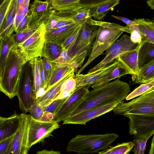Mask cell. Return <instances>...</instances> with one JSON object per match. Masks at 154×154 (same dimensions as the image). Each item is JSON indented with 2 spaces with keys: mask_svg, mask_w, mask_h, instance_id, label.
I'll return each mask as SVG.
<instances>
[{
  "mask_svg": "<svg viewBox=\"0 0 154 154\" xmlns=\"http://www.w3.org/2000/svg\"><path fill=\"white\" fill-rule=\"evenodd\" d=\"M119 78L89 91L82 103L69 118L94 107L115 101H123L131 91L129 85Z\"/></svg>",
  "mask_w": 154,
  "mask_h": 154,
  "instance_id": "cell-1",
  "label": "cell"
},
{
  "mask_svg": "<svg viewBox=\"0 0 154 154\" xmlns=\"http://www.w3.org/2000/svg\"><path fill=\"white\" fill-rule=\"evenodd\" d=\"M27 62L17 46L14 45L9 51L0 75V91L10 99L16 96L20 75Z\"/></svg>",
  "mask_w": 154,
  "mask_h": 154,
  "instance_id": "cell-2",
  "label": "cell"
},
{
  "mask_svg": "<svg viewBox=\"0 0 154 154\" xmlns=\"http://www.w3.org/2000/svg\"><path fill=\"white\" fill-rule=\"evenodd\" d=\"M94 22L99 26L98 31L89 58L80 68L78 74L80 73L96 57L103 54L104 51L115 42L123 32H131L127 26H124L118 24L94 20Z\"/></svg>",
  "mask_w": 154,
  "mask_h": 154,
  "instance_id": "cell-3",
  "label": "cell"
},
{
  "mask_svg": "<svg viewBox=\"0 0 154 154\" xmlns=\"http://www.w3.org/2000/svg\"><path fill=\"white\" fill-rule=\"evenodd\" d=\"M118 137L114 133L78 135L69 141L66 150L79 153H97L109 148Z\"/></svg>",
  "mask_w": 154,
  "mask_h": 154,
  "instance_id": "cell-4",
  "label": "cell"
},
{
  "mask_svg": "<svg viewBox=\"0 0 154 154\" xmlns=\"http://www.w3.org/2000/svg\"><path fill=\"white\" fill-rule=\"evenodd\" d=\"M128 103H119L112 110L116 115H154V88Z\"/></svg>",
  "mask_w": 154,
  "mask_h": 154,
  "instance_id": "cell-5",
  "label": "cell"
},
{
  "mask_svg": "<svg viewBox=\"0 0 154 154\" xmlns=\"http://www.w3.org/2000/svg\"><path fill=\"white\" fill-rule=\"evenodd\" d=\"M17 96L21 110L26 113L35 103L36 99L33 89V78L29 61L23 65L18 82Z\"/></svg>",
  "mask_w": 154,
  "mask_h": 154,
  "instance_id": "cell-6",
  "label": "cell"
},
{
  "mask_svg": "<svg viewBox=\"0 0 154 154\" xmlns=\"http://www.w3.org/2000/svg\"><path fill=\"white\" fill-rule=\"evenodd\" d=\"M46 32L45 24L43 23L30 36L17 46L27 62L42 57V51L45 41Z\"/></svg>",
  "mask_w": 154,
  "mask_h": 154,
  "instance_id": "cell-7",
  "label": "cell"
},
{
  "mask_svg": "<svg viewBox=\"0 0 154 154\" xmlns=\"http://www.w3.org/2000/svg\"><path fill=\"white\" fill-rule=\"evenodd\" d=\"M59 123L54 120L44 121L34 119L30 116L28 140V146L30 148L35 144L42 142L52 135L55 130L60 128Z\"/></svg>",
  "mask_w": 154,
  "mask_h": 154,
  "instance_id": "cell-8",
  "label": "cell"
},
{
  "mask_svg": "<svg viewBox=\"0 0 154 154\" xmlns=\"http://www.w3.org/2000/svg\"><path fill=\"white\" fill-rule=\"evenodd\" d=\"M139 44L135 43L131 40L130 37L126 34L123 35L119 40L112 44L106 50L105 57L100 63L90 69V73L109 64L120 55L136 48Z\"/></svg>",
  "mask_w": 154,
  "mask_h": 154,
  "instance_id": "cell-9",
  "label": "cell"
},
{
  "mask_svg": "<svg viewBox=\"0 0 154 154\" xmlns=\"http://www.w3.org/2000/svg\"><path fill=\"white\" fill-rule=\"evenodd\" d=\"M99 26L95 24L91 17L84 23L74 47L68 54L70 56L85 50L89 52L95 39Z\"/></svg>",
  "mask_w": 154,
  "mask_h": 154,
  "instance_id": "cell-10",
  "label": "cell"
},
{
  "mask_svg": "<svg viewBox=\"0 0 154 154\" xmlns=\"http://www.w3.org/2000/svg\"><path fill=\"white\" fill-rule=\"evenodd\" d=\"M90 86L87 85L75 89L69 95L58 112L54 116L53 120L59 123L63 122L67 119L83 101L89 91L88 88Z\"/></svg>",
  "mask_w": 154,
  "mask_h": 154,
  "instance_id": "cell-11",
  "label": "cell"
},
{
  "mask_svg": "<svg viewBox=\"0 0 154 154\" xmlns=\"http://www.w3.org/2000/svg\"><path fill=\"white\" fill-rule=\"evenodd\" d=\"M19 115L20 124L14 136L11 154H27L30 149L28 140L30 115L24 112Z\"/></svg>",
  "mask_w": 154,
  "mask_h": 154,
  "instance_id": "cell-12",
  "label": "cell"
},
{
  "mask_svg": "<svg viewBox=\"0 0 154 154\" xmlns=\"http://www.w3.org/2000/svg\"><path fill=\"white\" fill-rule=\"evenodd\" d=\"M129 133L138 137L154 133V115L127 114Z\"/></svg>",
  "mask_w": 154,
  "mask_h": 154,
  "instance_id": "cell-13",
  "label": "cell"
},
{
  "mask_svg": "<svg viewBox=\"0 0 154 154\" xmlns=\"http://www.w3.org/2000/svg\"><path fill=\"white\" fill-rule=\"evenodd\" d=\"M119 103L112 102L85 110L69 118L63 122V124L85 125L91 120L112 110Z\"/></svg>",
  "mask_w": 154,
  "mask_h": 154,
  "instance_id": "cell-14",
  "label": "cell"
},
{
  "mask_svg": "<svg viewBox=\"0 0 154 154\" xmlns=\"http://www.w3.org/2000/svg\"><path fill=\"white\" fill-rule=\"evenodd\" d=\"M118 64L117 60L116 59L107 65L93 72L85 74H76L74 77L75 82V89L81 86L92 85L112 71Z\"/></svg>",
  "mask_w": 154,
  "mask_h": 154,
  "instance_id": "cell-15",
  "label": "cell"
},
{
  "mask_svg": "<svg viewBox=\"0 0 154 154\" xmlns=\"http://www.w3.org/2000/svg\"><path fill=\"white\" fill-rule=\"evenodd\" d=\"M84 23L77 22L63 27L46 31L45 35V40L61 46L79 26Z\"/></svg>",
  "mask_w": 154,
  "mask_h": 154,
  "instance_id": "cell-16",
  "label": "cell"
},
{
  "mask_svg": "<svg viewBox=\"0 0 154 154\" xmlns=\"http://www.w3.org/2000/svg\"><path fill=\"white\" fill-rule=\"evenodd\" d=\"M74 71L68 72L53 85L36 100L35 103L46 107L55 100L60 98L61 88L63 83L68 79L75 76Z\"/></svg>",
  "mask_w": 154,
  "mask_h": 154,
  "instance_id": "cell-17",
  "label": "cell"
},
{
  "mask_svg": "<svg viewBox=\"0 0 154 154\" xmlns=\"http://www.w3.org/2000/svg\"><path fill=\"white\" fill-rule=\"evenodd\" d=\"M142 42L139 44L137 47L134 50L127 51L119 56L116 59L132 75L133 81L135 80L139 71L138 55L139 48Z\"/></svg>",
  "mask_w": 154,
  "mask_h": 154,
  "instance_id": "cell-18",
  "label": "cell"
},
{
  "mask_svg": "<svg viewBox=\"0 0 154 154\" xmlns=\"http://www.w3.org/2000/svg\"><path fill=\"white\" fill-rule=\"evenodd\" d=\"M20 124L19 115L14 113L0 122V142L14 135Z\"/></svg>",
  "mask_w": 154,
  "mask_h": 154,
  "instance_id": "cell-19",
  "label": "cell"
},
{
  "mask_svg": "<svg viewBox=\"0 0 154 154\" xmlns=\"http://www.w3.org/2000/svg\"><path fill=\"white\" fill-rule=\"evenodd\" d=\"M133 21L137 26L141 37V42H147L154 43V20L144 18H135Z\"/></svg>",
  "mask_w": 154,
  "mask_h": 154,
  "instance_id": "cell-20",
  "label": "cell"
},
{
  "mask_svg": "<svg viewBox=\"0 0 154 154\" xmlns=\"http://www.w3.org/2000/svg\"><path fill=\"white\" fill-rule=\"evenodd\" d=\"M17 0H12L5 17L2 32L0 35V41L10 36L15 31L14 21L16 14Z\"/></svg>",
  "mask_w": 154,
  "mask_h": 154,
  "instance_id": "cell-21",
  "label": "cell"
},
{
  "mask_svg": "<svg viewBox=\"0 0 154 154\" xmlns=\"http://www.w3.org/2000/svg\"><path fill=\"white\" fill-rule=\"evenodd\" d=\"M138 59L139 69L154 60V43L147 42H142L139 50Z\"/></svg>",
  "mask_w": 154,
  "mask_h": 154,
  "instance_id": "cell-22",
  "label": "cell"
},
{
  "mask_svg": "<svg viewBox=\"0 0 154 154\" xmlns=\"http://www.w3.org/2000/svg\"><path fill=\"white\" fill-rule=\"evenodd\" d=\"M120 0H109L90 9L91 17L95 19L100 20L110 11L113 10L114 7L119 3Z\"/></svg>",
  "mask_w": 154,
  "mask_h": 154,
  "instance_id": "cell-23",
  "label": "cell"
},
{
  "mask_svg": "<svg viewBox=\"0 0 154 154\" xmlns=\"http://www.w3.org/2000/svg\"><path fill=\"white\" fill-rule=\"evenodd\" d=\"M134 80L135 83L140 85L154 80V60L139 69Z\"/></svg>",
  "mask_w": 154,
  "mask_h": 154,
  "instance_id": "cell-24",
  "label": "cell"
},
{
  "mask_svg": "<svg viewBox=\"0 0 154 154\" xmlns=\"http://www.w3.org/2000/svg\"><path fill=\"white\" fill-rule=\"evenodd\" d=\"M53 10L52 5L47 0L45 1L35 0L28 11L33 16H42L50 14Z\"/></svg>",
  "mask_w": 154,
  "mask_h": 154,
  "instance_id": "cell-25",
  "label": "cell"
},
{
  "mask_svg": "<svg viewBox=\"0 0 154 154\" xmlns=\"http://www.w3.org/2000/svg\"><path fill=\"white\" fill-rule=\"evenodd\" d=\"M63 51L61 46L45 40L42 51V57L52 62L59 56Z\"/></svg>",
  "mask_w": 154,
  "mask_h": 154,
  "instance_id": "cell-26",
  "label": "cell"
},
{
  "mask_svg": "<svg viewBox=\"0 0 154 154\" xmlns=\"http://www.w3.org/2000/svg\"><path fill=\"white\" fill-rule=\"evenodd\" d=\"M127 74H129V73L118 62L117 66L112 71L92 85L91 87L94 89L101 86L113 79Z\"/></svg>",
  "mask_w": 154,
  "mask_h": 154,
  "instance_id": "cell-27",
  "label": "cell"
},
{
  "mask_svg": "<svg viewBox=\"0 0 154 154\" xmlns=\"http://www.w3.org/2000/svg\"><path fill=\"white\" fill-rule=\"evenodd\" d=\"M29 62L32 69L33 91L36 100L38 97V95L39 90L42 88L39 71V58H34L29 61Z\"/></svg>",
  "mask_w": 154,
  "mask_h": 154,
  "instance_id": "cell-28",
  "label": "cell"
},
{
  "mask_svg": "<svg viewBox=\"0 0 154 154\" xmlns=\"http://www.w3.org/2000/svg\"><path fill=\"white\" fill-rule=\"evenodd\" d=\"M53 9L57 11H75L80 8V0H47Z\"/></svg>",
  "mask_w": 154,
  "mask_h": 154,
  "instance_id": "cell-29",
  "label": "cell"
},
{
  "mask_svg": "<svg viewBox=\"0 0 154 154\" xmlns=\"http://www.w3.org/2000/svg\"><path fill=\"white\" fill-rule=\"evenodd\" d=\"M52 63L54 68L53 73L45 90V91L48 90L53 85L60 80L67 73L74 70L67 64L64 66H57Z\"/></svg>",
  "mask_w": 154,
  "mask_h": 154,
  "instance_id": "cell-30",
  "label": "cell"
},
{
  "mask_svg": "<svg viewBox=\"0 0 154 154\" xmlns=\"http://www.w3.org/2000/svg\"><path fill=\"white\" fill-rule=\"evenodd\" d=\"M12 34L0 41V75L9 51L15 45Z\"/></svg>",
  "mask_w": 154,
  "mask_h": 154,
  "instance_id": "cell-31",
  "label": "cell"
},
{
  "mask_svg": "<svg viewBox=\"0 0 154 154\" xmlns=\"http://www.w3.org/2000/svg\"><path fill=\"white\" fill-rule=\"evenodd\" d=\"M133 141L123 143L99 152V154H128L133 148Z\"/></svg>",
  "mask_w": 154,
  "mask_h": 154,
  "instance_id": "cell-32",
  "label": "cell"
},
{
  "mask_svg": "<svg viewBox=\"0 0 154 154\" xmlns=\"http://www.w3.org/2000/svg\"><path fill=\"white\" fill-rule=\"evenodd\" d=\"M89 51L85 50L78 53L70 56L66 63L63 66L67 64L71 67L74 72L78 68H80L83 63L85 57L88 56Z\"/></svg>",
  "mask_w": 154,
  "mask_h": 154,
  "instance_id": "cell-33",
  "label": "cell"
},
{
  "mask_svg": "<svg viewBox=\"0 0 154 154\" xmlns=\"http://www.w3.org/2000/svg\"><path fill=\"white\" fill-rule=\"evenodd\" d=\"M153 134H151L146 136L138 137H134L133 140L134 145L132 151L134 154H144L145 152L146 143L149 138Z\"/></svg>",
  "mask_w": 154,
  "mask_h": 154,
  "instance_id": "cell-34",
  "label": "cell"
},
{
  "mask_svg": "<svg viewBox=\"0 0 154 154\" xmlns=\"http://www.w3.org/2000/svg\"><path fill=\"white\" fill-rule=\"evenodd\" d=\"M38 28L27 27L20 32L12 34L15 45L17 46L26 40Z\"/></svg>",
  "mask_w": 154,
  "mask_h": 154,
  "instance_id": "cell-35",
  "label": "cell"
},
{
  "mask_svg": "<svg viewBox=\"0 0 154 154\" xmlns=\"http://www.w3.org/2000/svg\"><path fill=\"white\" fill-rule=\"evenodd\" d=\"M154 88V80L146 83L141 84L133 91L128 94L125 98L127 100H129L140 96L150 89Z\"/></svg>",
  "mask_w": 154,
  "mask_h": 154,
  "instance_id": "cell-36",
  "label": "cell"
},
{
  "mask_svg": "<svg viewBox=\"0 0 154 154\" xmlns=\"http://www.w3.org/2000/svg\"><path fill=\"white\" fill-rule=\"evenodd\" d=\"M83 24L80 25L62 45L63 50L67 51L68 54L70 52L75 45L79 34L81 27Z\"/></svg>",
  "mask_w": 154,
  "mask_h": 154,
  "instance_id": "cell-37",
  "label": "cell"
},
{
  "mask_svg": "<svg viewBox=\"0 0 154 154\" xmlns=\"http://www.w3.org/2000/svg\"><path fill=\"white\" fill-rule=\"evenodd\" d=\"M90 9L81 8L74 11L72 18L77 22H86L91 17Z\"/></svg>",
  "mask_w": 154,
  "mask_h": 154,
  "instance_id": "cell-38",
  "label": "cell"
},
{
  "mask_svg": "<svg viewBox=\"0 0 154 154\" xmlns=\"http://www.w3.org/2000/svg\"><path fill=\"white\" fill-rule=\"evenodd\" d=\"M68 96L63 98L57 99L53 101L46 107L45 112L50 113L55 116L66 101Z\"/></svg>",
  "mask_w": 154,
  "mask_h": 154,
  "instance_id": "cell-39",
  "label": "cell"
},
{
  "mask_svg": "<svg viewBox=\"0 0 154 154\" xmlns=\"http://www.w3.org/2000/svg\"><path fill=\"white\" fill-rule=\"evenodd\" d=\"M12 0H3L0 4V35L2 32L5 17Z\"/></svg>",
  "mask_w": 154,
  "mask_h": 154,
  "instance_id": "cell-40",
  "label": "cell"
},
{
  "mask_svg": "<svg viewBox=\"0 0 154 154\" xmlns=\"http://www.w3.org/2000/svg\"><path fill=\"white\" fill-rule=\"evenodd\" d=\"M45 108L35 102L30 108L29 112L31 117L34 119L41 120L45 113Z\"/></svg>",
  "mask_w": 154,
  "mask_h": 154,
  "instance_id": "cell-41",
  "label": "cell"
},
{
  "mask_svg": "<svg viewBox=\"0 0 154 154\" xmlns=\"http://www.w3.org/2000/svg\"><path fill=\"white\" fill-rule=\"evenodd\" d=\"M42 59L43 68L45 74L46 86L50 80L53 71V66L52 62L48 60L45 57Z\"/></svg>",
  "mask_w": 154,
  "mask_h": 154,
  "instance_id": "cell-42",
  "label": "cell"
},
{
  "mask_svg": "<svg viewBox=\"0 0 154 154\" xmlns=\"http://www.w3.org/2000/svg\"><path fill=\"white\" fill-rule=\"evenodd\" d=\"M14 134L0 142V154H11Z\"/></svg>",
  "mask_w": 154,
  "mask_h": 154,
  "instance_id": "cell-43",
  "label": "cell"
},
{
  "mask_svg": "<svg viewBox=\"0 0 154 154\" xmlns=\"http://www.w3.org/2000/svg\"><path fill=\"white\" fill-rule=\"evenodd\" d=\"M108 0H80L79 5L81 8L91 9Z\"/></svg>",
  "mask_w": 154,
  "mask_h": 154,
  "instance_id": "cell-44",
  "label": "cell"
},
{
  "mask_svg": "<svg viewBox=\"0 0 154 154\" xmlns=\"http://www.w3.org/2000/svg\"><path fill=\"white\" fill-rule=\"evenodd\" d=\"M31 16L32 14L28 11L27 14L21 21L17 29L15 31L16 33L20 32L28 27V24Z\"/></svg>",
  "mask_w": 154,
  "mask_h": 154,
  "instance_id": "cell-45",
  "label": "cell"
},
{
  "mask_svg": "<svg viewBox=\"0 0 154 154\" xmlns=\"http://www.w3.org/2000/svg\"><path fill=\"white\" fill-rule=\"evenodd\" d=\"M39 73L42 83V88L45 90L46 87V84L45 82V74L42 59L41 58H39Z\"/></svg>",
  "mask_w": 154,
  "mask_h": 154,
  "instance_id": "cell-46",
  "label": "cell"
},
{
  "mask_svg": "<svg viewBox=\"0 0 154 154\" xmlns=\"http://www.w3.org/2000/svg\"><path fill=\"white\" fill-rule=\"evenodd\" d=\"M130 34V39L133 42L138 44L141 42V37L138 30H133Z\"/></svg>",
  "mask_w": 154,
  "mask_h": 154,
  "instance_id": "cell-47",
  "label": "cell"
},
{
  "mask_svg": "<svg viewBox=\"0 0 154 154\" xmlns=\"http://www.w3.org/2000/svg\"><path fill=\"white\" fill-rule=\"evenodd\" d=\"M111 16L118 20L122 21L126 24L127 25V26L129 27L136 24L133 20H131L125 17L116 16L113 14L111 15Z\"/></svg>",
  "mask_w": 154,
  "mask_h": 154,
  "instance_id": "cell-48",
  "label": "cell"
},
{
  "mask_svg": "<svg viewBox=\"0 0 154 154\" xmlns=\"http://www.w3.org/2000/svg\"><path fill=\"white\" fill-rule=\"evenodd\" d=\"M60 152L59 151H54L52 150H47L43 149L42 150L38 151L37 154H60Z\"/></svg>",
  "mask_w": 154,
  "mask_h": 154,
  "instance_id": "cell-49",
  "label": "cell"
},
{
  "mask_svg": "<svg viewBox=\"0 0 154 154\" xmlns=\"http://www.w3.org/2000/svg\"><path fill=\"white\" fill-rule=\"evenodd\" d=\"M146 2L151 9H154V0H148L146 1Z\"/></svg>",
  "mask_w": 154,
  "mask_h": 154,
  "instance_id": "cell-50",
  "label": "cell"
},
{
  "mask_svg": "<svg viewBox=\"0 0 154 154\" xmlns=\"http://www.w3.org/2000/svg\"><path fill=\"white\" fill-rule=\"evenodd\" d=\"M154 136L152 137L151 145L150 146V149L149 151V154H153L154 152Z\"/></svg>",
  "mask_w": 154,
  "mask_h": 154,
  "instance_id": "cell-51",
  "label": "cell"
},
{
  "mask_svg": "<svg viewBox=\"0 0 154 154\" xmlns=\"http://www.w3.org/2000/svg\"><path fill=\"white\" fill-rule=\"evenodd\" d=\"M6 117H3L0 116V122L5 119Z\"/></svg>",
  "mask_w": 154,
  "mask_h": 154,
  "instance_id": "cell-52",
  "label": "cell"
},
{
  "mask_svg": "<svg viewBox=\"0 0 154 154\" xmlns=\"http://www.w3.org/2000/svg\"><path fill=\"white\" fill-rule=\"evenodd\" d=\"M3 0H0V4L2 2Z\"/></svg>",
  "mask_w": 154,
  "mask_h": 154,
  "instance_id": "cell-53",
  "label": "cell"
}]
</instances>
